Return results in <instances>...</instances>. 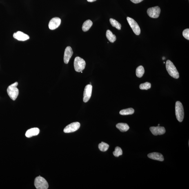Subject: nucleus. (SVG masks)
<instances>
[{"mask_svg": "<svg viewBox=\"0 0 189 189\" xmlns=\"http://www.w3.org/2000/svg\"><path fill=\"white\" fill-rule=\"evenodd\" d=\"M163 60H165V57H163Z\"/></svg>", "mask_w": 189, "mask_h": 189, "instance_id": "cd10ccee", "label": "nucleus"}, {"mask_svg": "<svg viewBox=\"0 0 189 189\" xmlns=\"http://www.w3.org/2000/svg\"><path fill=\"white\" fill-rule=\"evenodd\" d=\"M148 157L154 160L163 161H164V158L161 154L158 152L151 153L148 154Z\"/></svg>", "mask_w": 189, "mask_h": 189, "instance_id": "4468645a", "label": "nucleus"}, {"mask_svg": "<svg viewBox=\"0 0 189 189\" xmlns=\"http://www.w3.org/2000/svg\"><path fill=\"white\" fill-rule=\"evenodd\" d=\"M92 86L91 85H88L85 87L83 93V101L85 103L88 102L91 97Z\"/></svg>", "mask_w": 189, "mask_h": 189, "instance_id": "1a4fd4ad", "label": "nucleus"}, {"mask_svg": "<svg viewBox=\"0 0 189 189\" xmlns=\"http://www.w3.org/2000/svg\"><path fill=\"white\" fill-rule=\"evenodd\" d=\"M109 145L107 143L102 142L99 145V148L100 150L101 151L105 152L109 148Z\"/></svg>", "mask_w": 189, "mask_h": 189, "instance_id": "4be33fe9", "label": "nucleus"}, {"mask_svg": "<svg viewBox=\"0 0 189 189\" xmlns=\"http://www.w3.org/2000/svg\"><path fill=\"white\" fill-rule=\"evenodd\" d=\"M18 85V82H16L9 85L7 89V93L11 99L14 101L15 100L18 96L19 91L17 88Z\"/></svg>", "mask_w": 189, "mask_h": 189, "instance_id": "f03ea898", "label": "nucleus"}, {"mask_svg": "<svg viewBox=\"0 0 189 189\" xmlns=\"http://www.w3.org/2000/svg\"><path fill=\"white\" fill-rule=\"evenodd\" d=\"M34 186L37 189H47L48 188V183L46 180L41 176L36 178Z\"/></svg>", "mask_w": 189, "mask_h": 189, "instance_id": "39448f33", "label": "nucleus"}, {"mask_svg": "<svg viewBox=\"0 0 189 189\" xmlns=\"http://www.w3.org/2000/svg\"><path fill=\"white\" fill-rule=\"evenodd\" d=\"M86 63L84 60L79 57L75 58L74 61V69L76 72H80L84 70Z\"/></svg>", "mask_w": 189, "mask_h": 189, "instance_id": "20e7f679", "label": "nucleus"}, {"mask_svg": "<svg viewBox=\"0 0 189 189\" xmlns=\"http://www.w3.org/2000/svg\"><path fill=\"white\" fill-rule=\"evenodd\" d=\"M127 20L134 34L136 35H139L141 34V31L137 23L131 18L127 17Z\"/></svg>", "mask_w": 189, "mask_h": 189, "instance_id": "423d86ee", "label": "nucleus"}, {"mask_svg": "<svg viewBox=\"0 0 189 189\" xmlns=\"http://www.w3.org/2000/svg\"><path fill=\"white\" fill-rule=\"evenodd\" d=\"M134 112V109L129 108L121 110L119 112V114L122 115H130V114H133Z\"/></svg>", "mask_w": 189, "mask_h": 189, "instance_id": "6ab92c4d", "label": "nucleus"}, {"mask_svg": "<svg viewBox=\"0 0 189 189\" xmlns=\"http://www.w3.org/2000/svg\"><path fill=\"white\" fill-rule=\"evenodd\" d=\"M151 87V84L149 82H146L142 83L139 85V88L141 90H148Z\"/></svg>", "mask_w": 189, "mask_h": 189, "instance_id": "b1692460", "label": "nucleus"}, {"mask_svg": "<svg viewBox=\"0 0 189 189\" xmlns=\"http://www.w3.org/2000/svg\"><path fill=\"white\" fill-rule=\"evenodd\" d=\"M73 53V51H72V48L70 46L67 47L65 49L64 58H63L64 63L65 64H68Z\"/></svg>", "mask_w": 189, "mask_h": 189, "instance_id": "f8f14e48", "label": "nucleus"}, {"mask_svg": "<svg viewBox=\"0 0 189 189\" xmlns=\"http://www.w3.org/2000/svg\"><path fill=\"white\" fill-rule=\"evenodd\" d=\"M114 155L116 157H119V156L122 155L123 151L121 148L119 147H116L115 150L113 153Z\"/></svg>", "mask_w": 189, "mask_h": 189, "instance_id": "5701e85b", "label": "nucleus"}, {"mask_svg": "<svg viewBox=\"0 0 189 189\" xmlns=\"http://www.w3.org/2000/svg\"><path fill=\"white\" fill-rule=\"evenodd\" d=\"M144 72V69L143 66H139L136 69V75L138 77L141 78L142 77Z\"/></svg>", "mask_w": 189, "mask_h": 189, "instance_id": "aec40b11", "label": "nucleus"}, {"mask_svg": "<svg viewBox=\"0 0 189 189\" xmlns=\"http://www.w3.org/2000/svg\"><path fill=\"white\" fill-rule=\"evenodd\" d=\"M80 126V124L78 122L72 123L65 127L63 131L66 133L73 132L76 131Z\"/></svg>", "mask_w": 189, "mask_h": 189, "instance_id": "6e6552de", "label": "nucleus"}, {"mask_svg": "<svg viewBox=\"0 0 189 189\" xmlns=\"http://www.w3.org/2000/svg\"><path fill=\"white\" fill-rule=\"evenodd\" d=\"M40 130L37 128H34L30 129L26 132L25 136L27 137L30 138L33 136H36L39 134Z\"/></svg>", "mask_w": 189, "mask_h": 189, "instance_id": "2eb2a0df", "label": "nucleus"}, {"mask_svg": "<svg viewBox=\"0 0 189 189\" xmlns=\"http://www.w3.org/2000/svg\"><path fill=\"white\" fill-rule=\"evenodd\" d=\"M13 37L15 39L21 41H25L30 39V37L27 34L21 31H18L13 34Z\"/></svg>", "mask_w": 189, "mask_h": 189, "instance_id": "ddd939ff", "label": "nucleus"}, {"mask_svg": "<svg viewBox=\"0 0 189 189\" xmlns=\"http://www.w3.org/2000/svg\"><path fill=\"white\" fill-rule=\"evenodd\" d=\"M159 125H160L159 124H158V126H159Z\"/></svg>", "mask_w": 189, "mask_h": 189, "instance_id": "c85d7f7f", "label": "nucleus"}, {"mask_svg": "<svg viewBox=\"0 0 189 189\" xmlns=\"http://www.w3.org/2000/svg\"><path fill=\"white\" fill-rule=\"evenodd\" d=\"M110 22L112 26L114 28L118 29L119 30H120L121 28V25L119 22H118L116 20L110 18Z\"/></svg>", "mask_w": 189, "mask_h": 189, "instance_id": "412c9836", "label": "nucleus"}, {"mask_svg": "<svg viewBox=\"0 0 189 189\" xmlns=\"http://www.w3.org/2000/svg\"><path fill=\"white\" fill-rule=\"evenodd\" d=\"M87 1L89 2H93L97 0H87Z\"/></svg>", "mask_w": 189, "mask_h": 189, "instance_id": "bb28decb", "label": "nucleus"}, {"mask_svg": "<svg viewBox=\"0 0 189 189\" xmlns=\"http://www.w3.org/2000/svg\"><path fill=\"white\" fill-rule=\"evenodd\" d=\"M166 68L169 75L172 77L178 79L179 77V74L176 67L172 61L170 60L166 61Z\"/></svg>", "mask_w": 189, "mask_h": 189, "instance_id": "f257e3e1", "label": "nucleus"}, {"mask_svg": "<svg viewBox=\"0 0 189 189\" xmlns=\"http://www.w3.org/2000/svg\"><path fill=\"white\" fill-rule=\"evenodd\" d=\"M163 63H165V62H163Z\"/></svg>", "mask_w": 189, "mask_h": 189, "instance_id": "c756f323", "label": "nucleus"}, {"mask_svg": "<svg viewBox=\"0 0 189 189\" xmlns=\"http://www.w3.org/2000/svg\"><path fill=\"white\" fill-rule=\"evenodd\" d=\"M183 35L185 38L188 40H189V29L187 28L185 29L183 31Z\"/></svg>", "mask_w": 189, "mask_h": 189, "instance_id": "393cba45", "label": "nucleus"}, {"mask_svg": "<svg viewBox=\"0 0 189 189\" xmlns=\"http://www.w3.org/2000/svg\"><path fill=\"white\" fill-rule=\"evenodd\" d=\"M130 1H132V3L135 4H137L141 2L144 1V0H130Z\"/></svg>", "mask_w": 189, "mask_h": 189, "instance_id": "a878e982", "label": "nucleus"}, {"mask_svg": "<svg viewBox=\"0 0 189 189\" xmlns=\"http://www.w3.org/2000/svg\"><path fill=\"white\" fill-rule=\"evenodd\" d=\"M161 10L159 6L152 7L148 9L147 14L150 17L153 18H158L160 14Z\"/></svg>", "mask_w": 189, "mask_h": 189, "instance_id": "0eeeda50", "label": "nucleus"}, {"mask_svg": "<svg viewBox=\"0 0 189 189\" xmlns=\"http://www.w3.org/2000/svg\"><path fill=\"white\" fill-rule=\"evenodd\" d=\"M150 130L153 134L154 136L163 135L166 132V130L164 127L159 126L150 127Z\"/></svg>", "mask_w": 189, "mask_h": 189, "instance_id": "9b49d317", "label": "nucleus"}, {"mask_svg": "<svg viewBox=\"0 0 189 189\" xmlns=\"http://www.w3.org/2000/svg\"><path fill=\"white\" fill-rule=\"evenodd\" d=\"M61 23V20L59 18H53L49 23V28L50 30H55L59 26Z\"/></svg>", "mask_w": 189, "mask_h": 189, "instance_id": "9d476101", "label": "nucleus"}, {"mask_svg": "<svg viewBox=\"0 0 189 189\" xmlns=\"http://www.w3.org/2000/svg\"><path fill=\"white\" fill-rule=\"evenodd\" d=\"M92 21L90 20H88L83 23L82 29L83 31L86 32L90 30L92 25Z\"/></svg>", "mask_w": 189, "mask_h": 189, "instance_id": "f3484780", "label": "nucleus"}, {"mask_svg": "<svg viewBox=\"0 0 189 189\" xmlns=\"http://www.w3.org/2000/svg\"><path fill=\"white\" fill-rule=\"evenodd\" d=\"M116 128L121 132H125L128 131L129 129V126L128 124L125 123H119L116 125Z\"/></svg>", "mask_w": 189, "mask_h": 189, "instance_id": "dca6fc26", "label": "nucleus"}, {"mask_svg": "<svg viewBox=\"0 0 189 189\" xmlns=\"http://www.w3.org/2000/svg\"><path fill=\"white\" fill-rule=\"evenodd\" d=\"M175 111L178 120L180 122H182L184 118V112L183 104L180 101H178L176 103Z\"/></svg>", "mask_w": 189, "mask_h": 189, "instance_id": "7ed1b4c3", "label": "nucleus"}, {"mask_svg": "<svg viewBox=\"0 0 189 189\" xmlns=\"http://www.w3.org/2000/svg\"><path fill=\"white\" fill-rule=\"evenodd\" d=\"M106 35L107 39L111 43H113L116 41V36L112 33L111 31L110 30H107Z\"/></svg>", "mask_w": 189, "mask_h": 189, "instance_id": "a211bd4d", "label": "nucleus"}]
</instances>
